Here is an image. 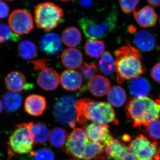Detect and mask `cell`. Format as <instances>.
Here are the masks:
<instances>
[{
    "mask_svg": "<svg viewBox=\"0 0 160 160\" xmlns=\"http://www.w3.org/2000/svg\"><path fill=\"white\" fill-rule=\"evenodd\" d=\"M76 99L75 95L72 94L62 97L57 101L53 107V115L57 122L75 128L77 122Z\"/></svg>",
    "mask_w": 160,
    "mask_h": 160,
    "instance_id": "8",
    "label": "cell"
},
{
    "mask_svg": "<svg viewBox=\"0 0 160 160\" xmlns=\"http://www.w3.org/2000/svg\"><path fill=\"white\" fill-rule=\"evenodd\" d=\"M31 132L34 143L42 144L48 141L50 132L48 126L45 123H33Z\"/></svg>",
    "mask_w": 160,
    "mask_h": 160,
    "instance_id": "24",
    "label": "cell"
},
{
    "mask_svg": "<svg viewBox=\"0 0 160 160\" xmlns=\"http://www.w3.org/2000/svg\"><path fill=\"white\" fill-rule=\"evenodd\" d=\"M125 145L119 141L113 139L105 147V153L107 158L114 159L117 157L125 147Z\"/></svg>",
    "mask_w": 160,
    "mask_h": 160,
    "instance_id": "31",
    "label": "cell"
},
{
    "mask_svg": "<svg viewBox=\"0 0 160 160\" xmlns=\"http://www.w3.org/2000/svg\"><path fill=\"white\" fill-rule=\"evenodd\" d=\"M3 104L2 102V101L0 100V113L2 112V111L3 110Z\"/></svg>",
    "mask_w": 160,
    "mask_h": 160,
    "instance_id": "42",
    "label": "cell"
},
{
    "mask_svg": "<svg viewBox=\"0 0 160 160\" xmlns=\"http://www.w3.org/2000/svg\"><path fill=\"white\" fill-rule=\"evenodd\" d=\"M34 160H54L53 152L49 148H44L30 152Z\"/></svg>",
    "mask_w": 160,
    "mask_h": 160,
    "instance_id": "33",
    "label": "cell"
},
{
    "mask_svg": "<svg viewBox=\"0 0 160 160\" xmlns=\"http://www.w3.org/2000/svg\"><path fill=\"white\" fill-rule=\"evenodd\" d=\"M85 52L90 57L98 58L104 53L105 45L102 41L89 38L85 44Z\"/></svg>",
    "mask_w": 160,
    "mask_h": 160,
    "instance_id": "23",
    "label": "cell"
},
{
    "mask_svg": "<svg viewBox=\"0 0 160 160\" xmlns=\"http://www.w3.org/2000/svg\"><path fill=\"white\" fill-rule=\"evenodd\" d=\"M79 160L77 159H69V160Z\"/></svg>",
    "mask_w": 160,
    "mask_h": 160,
    "instance_id": "43",
    "label": "cell"
},
{
    "mask_svg": "<svg viewBox=\"0 0 160 160\" xmlns=\"http://www.w3.org/2000/svg\"><path fill=\"white\" fill-rule=\"evenodd\" d=\"M5 81L7 89L10 92L17 93L25 90L29 85L25 76L18 71L9 72L5 78Z\"/></svg>",
    "mask_w": 160,
    "mask_h": 160,
    "instance_id": "19",
    "label": "cell"
},
{
    "mask_svg": "<svg viewBox=\"0 0 160 160\" xmlns=\"http://www.w3.org/2000/svg\"></svg>",
    "mask_w": 160,
    "mask_h": 160,
    "instance_id": "44",
    "label": "cell"
},
{
    "mask_svg": "<svg viewBox=\"0 0 160 160\" xmlns=\"http://www.w3.org/2000/svg\"><path fill=\"white\" fill-rule=\"evenodd\" d=\"M40 45L43 51L51 55L57 54L62 48V39L58 35L55 33L43 36L40 40Z\"/></svg>",
    "mask_w": 160,
    "mask_h": 160,
    "instance_id": "17",
    "label": "cell"
},
{
    "mask_svg": "<svg viewBox=\"0 0 160 160\" xmlns=\"http://www.w3.org/2000/svg\"><path fill=\"white\" fill-rule=\"evenodd\" d=\"M62 39L63 42L66 46L73 48L81 43L82 39V34L76 27L71 26L63 30Z\"/></svg>",
    "mask_w": 160,
    "mask_h": 160,
    "instance_id": "22",
    "label": "cell"
},
{
    "mask_svg": "<svg viewBox=\"0 0 160 160\" xmlns=\"http://www.w3.org/2000/svg\"><path fill=\"white\" fill-rule=\"evenodd\" d=\"M99 68L101 72L106 76H111L115 71V64L112 55L108 51L103 53L98 62Z\"/></svg>",
    "mask_w": 160,
    "mask_h": 160,
    "instance_id": "29",
    "label": "cell"
},
{
    "mask_svg": "<svg viewBox=\"0 0 160 160\" xmlns=\"http://www.w3.org/2000/svg\"><path fill=\"white\" fill-rule=\"evenodd\" d=\"M111 86L110 81L102 75H95L89 79L88 88L92 94L99 98L108 94Z\"/></svg>",
    "mask_w": 160,
    "mask_h": 160,
    "instance_id": "14",
    "label": "cell"
},
{
    "mask_svg": "<svg viewBox=\"0 0 160 160\" xmlns=\"http://www.w3.org/2000/svg\"><path fill=\"white\" fill-rule=\"evenodd\" d=\"M19 36L14 33L9 26L5 24L0 25V44L9 41H17Z\"/></svg>",
    "mask_w": 160,
    "mask_h": 160,
    "instance_id": "32",
    "label": "cell"
},
{
    "mask_svg": "<svg viewBox=\"0 0 160 160\" xmlns=\"http://www.w3.org/2000/svg\"><path fill=\"white\" fill-rule=\"evenodd\" d=\"M127 117L133 122L134 127L148 125L158 120L160 113V100L148 97L133 98L125 107Z\"/></svg>",
    "mask_w": 160,
    "mask_h": 160,
    "instance_id": "4",
    "label": "cell"
},
{
    "mask_svg": "<svg viewBox=\"0 0 160 160\" xmlns=\"http://www.w3.org/2000/svg\"><path fill=\"white\" fill-rule=\"evenodd\" d=\"M114 55L117 81L119 84H122L126 80L140 77L146 71L139 50L129 43L115 50Z\"/></svg>",
    "mask_w": 160,
    "mask_h": 160,
    "instance_id": "3",
    "label": "cell"
},
{
    "mask_svg": "<svg viewBox=\"0 0 160 160\" xmlns=\"http://www.w3.org/2000/svg\"><path fill=\"white\" fill-rule=\"evenodd\" d=\"M60 81L64 89L69 91H75L81 88L82 84V78L77 71L67 69L61 73Z\"/></svg>",
    "mask_w": 160,
    "mask_h": 160,
    "instance_id": "15",
    "label": "cell"
},
{
    "mask_svg": "<svg viewBox=\"0 0 160 160\" xmlns=\"http://www.w3.org/2000/svg\"><path fill=\"white\" fill-rule=\"evenodd\" d=\"M114 160H138L128 146H125L121 153Z\"/></svg>",
    "mask_w": 160,
    "mask_h": 160,
    "instance_id": "36",
    "label": "cell"
},
{
    "mask_svg": "<svg viewBox=\"0 0 160 160\" xmlns=\"http://www.w3.org/2000/svg\"><path fill=\"white\" fill-rule=\"evenodd\" d=\"M32 124L29 122L16 126L8 142L9 152L24 154L32 151L34 143L31 132Z\"/></svg>",
    "mask_w": 160,
    "mask_h": 160,
    "instance_id": "7",
    "label": "cell"
},
{
    "mask_svg": "<svg viewBox=\"0 0 160 160\" xmlns=\"http://www.w3.org/2000/svg\"><path fill=\"white\" fill-rule=\"evenodd\" d=\"M9 7L6 3L0 1V18H4L8 15Z\"/></svg>",
    "mask_w": 160,
    "mask_h": 160,
    "instance_id": "38",
    "label": "cell"
},
{
    "mask_svg": "<svg viewBox=\"0 0 160 160\" xmlns=\"http://www.w3.org/2000/svg\"><path fill=\"white\" fill-rule=\"evenodd\" d=\"M64 14L59 6L51 2H45L36 7L34 21L38 28L50 32L57 27Z\"/></svg>",
    "mask_w": 160,
    "mask_h": 160,
    "instance_id": "6",
    "label": "cell"
},
{
    "mask_svg": "<svg viewBox=\"0 0 160 160\" xmlns=\"http://www.w3.org/2000/svg\"><path fill=\"white\" fill-rule=\"evenodd\" d=\"M105 147L91 141L85 129L75 128L68 135L62 150L78 160H105Z\"/></svg>",
    "mask_w": 160,
    "mask_h": 160,
    "instance_id": "1",
    "label": "cell"
},
{
    "mask_svg": "<svg viewBox=\"0 0 160 160\" xmlns=\"http://www.w3.org/2000/svg\"><path fill=\"white\" fill-rule=\"evenodd\" d=\"M80 4L83 7H90L92 4V1H80Z\"/></svg>",
    "mask_w": 160,
    "mask_h": 160,
    "instance_id": "40",
    "label": "cell"
},
{
    "mask_svg": "<svg viewBox=\"0 0 160 160\" xmlns=\"http://www.w3.org/2000/svg\"><path fill=\"white\" fill-rule=\"evenodd\" d=\"M129 89L130 93L134 98L147 97L150 93V86L146 79L139 77L131 81Z\"/></svg>",
    "mask_w": 160,
    "mask_h": 160,
    "instance_id": "21",
    "label": "cell"
},
{
    "mask_svg": "<svg viewBox=\"0 0 160 160\" xmlns=\"http://www.w3.org/2000/svg\"><path fill=\"white\" fill-rule=\"evenodd\" d=\"M46 98L40 95H30L25 100V111L33 116L38 117L42 114L46 110Z\"/></svg>",
    "mask_w": 160,
    "mask_h": 160,
    "instance_id": "13",
    "label": "cell"
},
{
    "mask_svg": "<svg viewBox=\"0 0 160 160\" xmlns=\"http://www.w3.org/2000/svg\"><path fill=\"white\" fill-rule=\"evenodd\" d=\"M68 135L66 129L61 127H55L50 132L49 142L56 148L63 149L66 145Z\"/></svg>",
    "mask_w": 160,
    "mask_h": 160,
    "instance_id": "27",
    "label": "cell"
},
{
    "mask_svg": "<svg viewBox=\"0 0 160 160\" xmlns=\"http://www.w3.org/2000/svg\"><path fill=\"white\" fill-rule=\"evenodd\" d=\"M60 82L58 72L52 68L46 67L41 69L38 76V85L46 91H52L57 88Z\"/></svg>",
    "mask_w": 160,
    "mask_h": 160,
    "instance_id": "12",
    "label": "cell"
},
{
    "mask_svg": "<svg viewBox=\"0 0 160 160\" xmlns=\"http://www.w3.org/2000/svg\"><path fill=\"white\" fill-rule=\"evenodd\" d=\"M147 2L151 6L154 7L160 6V0H149Z\"/></svg>",
    "mask_w": 160,
    "mask_h": 160,
    "instance_id": "41",
    "label": "cell"
},
{
    "mask_svg": "<svg viewBox=\"0 0 160 160\" xmlns=\"http://www.w3.org/2000/svg\"><path fill=\"white\" fill-rule=\"evenodd\" d=\"M134 42L138 49L144 52L151 51L156 45L154 36L147 30H141L137 32L134 36Z\"/></svg>",
    "mask_w": 160,
    "mask_h": 160,
    "instance_id": "20",
    "label": "cell"
},
{
    "mask_svg": "<svg viewBox=\"0 0 160 160\" xmlns=\"http://www.w3.org/2000/svg\"><path fill=\"white\" fill-rule=\"evenodd\" d=\"M75 107L76 121L83 127L87 126L88 122L103 125H118L114 109L109 103L84 98L77 101Z\"/></svg>",
    "mask_w": 160,
    "mask_h": 160,
    "instance_id": "2",
    "label": "cell"
},
{
    "mask_svg": "<svg viewBox=\"0 0 160 160\" xmlns=\"http://www.w3.org/2000/svg\"><path fill=\"white\" fill-rule=\"evenodd\" d=\"M98 68L93 63L84 62L80 67L79 73L84 78L88 79L91 78L97 72Z\"/></svg>",
    "mask_w": 160,
    "mask_h": 160,
    "instance_id": "34",
    "label": "cell"
},
{
    "mask_svg": "<svg viewBox=\"0 0 160 160\" xmlns=\"http://www.w3.org/2000/svg\"><path fill=\"white\" fill-rule=\"evenodd\" d=\"M128 147L138 160H160L159 143L152 142L142 134L137 136Z\"/></svg>",
    "mask_w": 160,
    "mask_h": 160,
    "instance_id": "9",
    "label": "cell"
},
{
    "mask_svg": "<svg viewBox=\"0 0 160 160\" xmlns=\"http://www.w3.org/2000/svg\"><path fill=\"white\" fill-rule=\"evenodd\" d=\"M140 128L151 140H160V120H155L147 126Z\"/></svg>",
    "mask_w": 160,
    "mask_h": 160,
    "instance_id": "30",
    "label": "cell"
},
{
    "mask_svg": "<svg viewBox=\"0 0 160 160\" xmlns=\"http://www.w3.org/2000/svg\"><path fill=\"white\" fill-rule=\"evenodd\" d=\"M38 48L34 43L29 40L22 41L18 47V53L23 59L31 60L37 54Z\"/></svg>",
    "mask_w": 160,
    "mask_h": 160,
    "instance_id": "28",
    "label": "cell"
},
{
    "mask_svg": "<svg viewBox=\"0 0 160 160\" xmlns=\"http://www.w3.org/2000/svg\"><path fill=\"white\" fill-rule=\"evenodd\" d=\"M61 59L63 66L74 70L80 68L82 64L83 55L79 49L69 48L63 52Z\"/></svg>",
    "mask_w": 160,
    "mask_h": 160,
    "instance_id": "18",
    "label": "cell"
},
{
    "mask_svg": "<svg viewBox=\"0 0 160 160\" xmlns=\"http://www.w3.org/2000/svg\"><path fill=\"white\" fill-rule=\"evenodd\" d=\"M46 60H40L32 62L33 65V69L35 70H41L46 67Z\"/></svg>",
    "mask_w": 160,
    "mask_h": 160,
    "instance_id": "39",
    "label": "cell"
},
{
    "mask_svg": "<svg viewBox=\"0 0 160 160\" xmlns=\"http://www.w3.org/2000/svg\"><path fill=\"white\" fill-rule=\"evenodd\" d=\"M139 1H119L120 7L123 12L125 13H130L134 11Z\"/></svg>",
    "mask_w": 160,
    "mask_h": 160,
    "instance_id": "35",
    "label": "cell"
},
{
    "mask_svg": "<svg viewBox=\"0 0 160 160\" xmlns=\"http://www.w3.org/2000/svg\"><path fill=\"white\" fill-rule=\"evenodd\" d=\"M107 99L111 106L115 107H121L126 102V92L121 86H113L108 92Z\"/></svg>",
    "mask_w": 160,
    "mask_h": 160,
    "instance_id": "25",
    "label": "cell"
},
{
    "mask_svg": "<svg viewBox=\"0 0 160 160\" xmlns=\"http://www.w3.org/2000/svg\"><path fill=\"white\" fill-rule=\"evenodd\" d=\"M9 27L18 35L27 34L33 29V18L26 9L14 10L8 18Z\"/></svg>",
    "mask_w": 160,
    "mask_h": 160,
    "instance_id": "10",
    "label": "cell"
},
{
    "mask_svg": "<svg viewBox=\"0 0 160 160\" xmlns=\"http://www.w3.org/2000/svg\"><path fill=\"white\" fill-rule=\"evenodd\" d=\"M117 21L118 12L114 9L103 17L82 18L78 23L85 35L94 39L107 36L115 28Z\"/></svg>",
    "mask_w": 160,
    "mask_h": 160,
    "instance_id": "5",
    "label": "cell"
},
{
    "mask_svg": "<svg viewBox=\"0 0 160 160\" xmlns=\"http://www.w3.org/2000/svg\"><path fill=\"white\" fill-rule=\"evenodd\" d=\"M133 16L141 27L148 28L155 26L158 20V15L151 6H146L136 11L133 12Z\"/></svg>",
    "mask_w": 160,
    "mask_h": 160,
    "instance_id": "16",
    "label": "cell"
},
{
    "mask_svg": "<svg viewBox=\"0 0 160 160\" xmlns=\"http://www.w3.org/2000/svg\"><path fill=\"white\" fill-rule=\"evenodd\" d=\"M21 96L17 92H6L2 97L3 107L6 111L12 112L17 110L22 104Z\"/></svg>",
    "mask_w": 160,
    "mask_h": 160,
    "instance_id": "26",
    "label": "cell"
},
{
    "mask_svg": "<svg viewBox=\"0 0 160 160\" xmlns=\"http://www.w3.org/2000/svg\"><path fill=\"white\" fill-rule=\"evenodd\" d=\"M151 76L155 82L160 83V62L156 64L152 67L151 71Z\"/></svg>",
    "mask_w": 160,
    "mask_h": 160,
    "instance_id": "37",
    "label": "cell"
},
{
    "mask_svg": "<svg viewBox=\"0 0 160 160\" xmlns=\"http://www.w3.org/2000/svg\"><path fill=\"white\" fill-rule=\"evenodd\" d=\"M84 128L91 141L103 146H106L114 139L109 131L108 125L92 123Z\"/></svg>",
    "mask_w": 160,
    "mask_h": 160,
    "instance_id": "11",
    "label": "cell"
}]
</instances>
